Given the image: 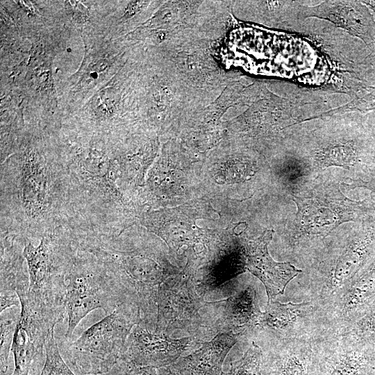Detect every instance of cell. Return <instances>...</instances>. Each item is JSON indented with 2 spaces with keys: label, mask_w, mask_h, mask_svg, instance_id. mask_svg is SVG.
<instances>
[{
  "label": "cell",
  "mask_w": 375,
  "mask_h": 375,
  "mask_svg": "<svg viewBox=\"0 0 375 375\" xmlns=\"http://www.w3.org/2000/svg\"><path fill=\"white\" fill-rule=\"evenodd\" d=\"M142 321L138 303L128 300L119 305L76 340L61 344V354L73 371L83 375L108 373L119 362L134 326Z\"/></svg>",
  "instance_id": "1"
},
{
  "label": "cell",
  "mask_w": 375,
  "mask_h": 375,
  "mask_svg": "<svg viewBox=\"0 0 375 375\" xmlns=\"http://www.w3.org/2000/svg\"><path fill=\"white\" fill-rule=\"evenodd\" d=\"M154 331L172 338L194 337L202 342L218 335L213 301L204 300L191 272L169 276L161 285Z\"/></svg>",
  "instance_id": "2"
},
{
  "label": "cell",
  "mask_w": 375,
  "mask_h": 375,
  "mask_svg": "<svg viewBox=\"0 0 375 375\" xmlns=\"http://www.w3.org/2000/svg\"><path fill=\"white\" fill-rule=\"evenodd\" d=\"M128 300L137 302L97 258L72 262L65 276L66 340L90 312L102 309L107 315Z\"/></svg>",
  "instance_id": "3"
},
{
  "label": "cell",
  "mask_w": 375,
  "mask_h": 375,
  "mask_svg": "<svg viewBox=\"0 0 375 375\" xmlns=\"http://www.w3.org/2000/svg\"><path fill=\"white\" fill-rule=\"evenodd\" d=\"M18 297L21 311L11 348L15 362L13 375H33L45 358L49 333L62 319L33 303L27 292Z\"/></svg>",
  "instance_id": "4"
},
{
  "label": "cell",
  "mask_w": 375,
  "mask_h": 375,
  "mask_svg": "<svg viewBox=\"0 0 375 375\" xmlns=\"http://www.w3.org/2000/svg\"><path fill=\"white\" fill-rule=\"evenodd\" d=\"M203 343L194 337L172 338L151 331L141 322L132 328L119 362L156 369L167 367Z\"/></svg>",
  "instance_id": "5"
},
{
  "label": "cell",
  "mask_w": 375,
  "mask_h": 375,
  "mask_svg": "<svg viewBox=\"0 0 375 375\" xmlns=\"http://www.w3.org/2000/svg\"><path fill=\"white\" fill-rule=\"evenodd\" d=\"M272 231H267L247 247L246 268L264 284L268 302L284 292L288 283L301 271L290 262L274 261L268 253L267 245Z\"/></svg>",
  "instance_id": "6"
},
{
  "label": "cell",
  "mask_w": 375,
  "mask_h": 375,
  "mask_svg": "<svg viewBox=\"0 0 375 375\" xmlns=\"http://www.w3.org/2000/svg\"><path fill=\"white\" fill-rule=\"evenodd\" d=\"M242 334L219 333L167 367L176 375H221L226 355Z\"/></svg>",
  "instance_id": "7"
},
{
  "label": "cell",
  "mask_w": 375,
  "mask_h": 375,
  "mask_svg": "<svg viewBox=\"0 0 375 375\" xmlns=\"http://www.w3.org/2000/svg\"><path fill=\"white\" fill-rule=\"evenodd\" d=\"M19 185L26 214L32 218L41 217L49 206L48 174L44 165L33 152L23 161Z\"/></svg>",
  "instance_id": "8"
},
{
  "label": "cell",
  "mask_w": 375,
  "mask_h": 375,
  "mask_svg": "<svg viewBox=\"0 0 375 375\" xmlns=\"http://www.w3.org/2000/svg\"><path fill=\"white\" fill-rule=\"evenodd\" d=\"M213 304L217 334L230 331L243 333L252 324L259 323L262 315L247 292L213 301Z\"/></svg>",
  "instance_id": "9"
},
{
  "label": "cell",
  "mask_w": 375,
  "mask_h": 375,
  "mask_svg": "<svg viewBox=\"0 0 375 375\" xmlns=\"http://www.w3.org/2000/svg\"><path fill=\"white\" fill-rule=\"evenodd\" d=\"M20 311L19 307L15 306L1 312L0 375H8L9 354Z\"/></svg>",
  "instance_id": "10"
},
{
  "label": "cell",
  "mask_w": 375,
  "mask_h": 375,
  "mask_svg": "<svg viewBox=\"0 0 375 375\" xmlns=\"http://www.w3.org/2000/svg\"><path fill=\"white\" fill-rule=\"evenodd\" d=\"M40 375H76L61 354L55 338V328L47 337L44 363Z\"/></svg>",
  "instance_id": "11"
},
{
  "label": "cell",
  "mask_w": 375,
  "mask_h": 375,
  "mask_svg": "<svg viewBox=\"0 0 375 375\" xmlns=\"http://www.w3.org/2000/svg\"><path fill=\"white\" fill-rule=\"evenodd\" d=\"M261 356L260 349L253 343L242 358L232 363L226 375H261Z\"/></svg>",
  "instance_id": "12"
},
{
  "label": "cell",
  "mask_w": 375,
  "mask_h": 375,
  "mask_svg": "<svg viewBox=\"0 0 375 375\" xmlns=\"http://www.w3.org/2000/svg\"><path fill=\"white\" fill-rule=\"evenodd\" d=\"M354 158L353 152L349 147L336 146L325 153L323 164L325 166L339 165L347 167L353 163Z\"/></svg>",
  "instance_id": "13"
},
{
  "label": "cell",
  "mask_w": 375,
  "mask_h": 375,
  "mask_svg": "<svg viewBox=\"0 0 375 375\" xmlns=\"http://www.w3.org/2000/svg\"><path fill=\"white\" fill-rule=\"evenodd\" d=\"M368 315L361 324V333L366 342L375 344V304L368 311Z\"/></svg>",
  "instance_id": "14"
},
{
  "label": "cell",
  "mask_w": 375,
  "mask_h": 375,
  "mask_svg": "<svg viewBox=\"0 0 375 375\" xmlns=\"http://www.w3.org/2000/svg\"><path fill=\"white\" fill-rule=\"evenodd\" d=\"M118 365V375H158L157 369L151 367H142L124 362Z\"/></svg>",
  "instance_id": "15"
},
{
  "label": "cell",
  "mask_w": 375,
  "mask_h": 375,
  "mask_svg": "<svg viewBox=\"0 0 375 375\" xmlns=\"http://www.w3.org/2000/svg\"><path fill=\"white\" fill-rule=\"evenodd\" d=\"M108 62L106 60H100L96 64L92 66L93 72H103L107 67Z\"/></svg>",
  "instance_id": "16"
},
{
  "label": "cell",
  "mask_w": 375,
  "mask_h": 375,
  "mask_svg": "<svg viewBox=\"0 0 375 375\" xmlns=\"http://www.w3.org/2000/svg\"><path fill=\"white\" fill-rule=\"evenodd\" d=\"M158 375H176L171 372L167 367H161L157 369Z\"/></svg>",
  "instance_id": "17"
},
{
  "label": "cell",
  "mask_w": 375,
  "mask_h": 375,
  "mask_svg": "<svg viewBox=\"0 0 375 375\" xmlns=\"http://www.w3.org/2000/svg\"><path fill=\"white\" fill-rule=\"evenodd\" d=\"M90 76L94 78V79H96L98 77V73L97 72H92L91 74H90Z\"/></svg>",
  "instance_id": "18"
},
{
  "label": "cell",
  "mask_w": 375,
  "mask_h": 375,
  "mask_svg": "<svg viewBox=\"0 0 375 375\" xmlns=\"http://www.w3.org/2000/svg\"><path fill=\"white\" fill-rule=\"evenodd\" d=\"M221 375H226V373H225V372H222V373L221 374Z\"/></svg>",
  "instance_id": "19"
}]
</instances>
